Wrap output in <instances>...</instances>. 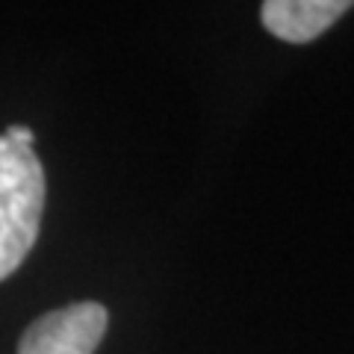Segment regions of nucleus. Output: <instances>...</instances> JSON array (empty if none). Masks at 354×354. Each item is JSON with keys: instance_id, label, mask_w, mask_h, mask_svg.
<instances>
[{"instance_id": "obj_1", "label": "nucleus", "mask_w": 354, "mask_h": 354, "mask_svg": "<svg viewBox=\"0 0 354 354\" xmlns=\"http://www.w3.org/2000/svg\"><path fill=\"white\" fill-rule=\"evenodd\" d=\"M48 177L32 145L0 133V281L27 260L39 239Z\"/></svg>"}, {"instance_id": "obj_2", "label": "nucleus", "mask_w": 354, "mask_h": 354, "mask_svg": "<svg viewBox=\"0 0 354 354\" xmlns=\"http://www.w3.org/2000/svg\"><path fill=\"white\" fill-rule=\"evenodd\" d=\"M109 313L97 301H74L39 316L18 339V354H95Z\"/></svg>"}, {"instance_id": "obj_3", "label": "nucleus", "mask_w": 354, "mask_h": 354, "mask_svg": "<svg viewBox=\"0 0 354 354\" xmlns=\"http://www.w3.org/2000/svg\"><path fill=\"white\" fill-rule=\"evenodd\" d=\"M351 9L348 0H266L263 27L290 44H307Z\"/></svg>"}, {"instance_id": "obj_4", "label": "nucleus", "mask_w": 354, "mask_h": 354, "mask_svg": "<svg viewBox=\"0 0 354 354\" xmlns=\"http://www.w3.org/2000/svg\"><path fill=\"white\" fill-rule=\"evenodd\" d=\"M3 136H9L12 142H18V145H32V130L21 127V124H12V127H6V130H3Z\"/></svg>"}]
</instances>
